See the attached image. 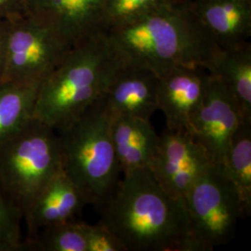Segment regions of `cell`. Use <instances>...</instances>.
I'll use <instances>...</instances> for the list:
<instances>
[{
	"instance_id": "7a4b0ae2",
	"label": "cell",
	"mask_w": 251,
	"mask_h": 251,
	"mask_svg": "<svg viewBox=\"0 0 251 251\" xmlns=\"http://www.w3.org/2000/svg\"><path fill=\"white\" fill-rule=\"evenodd\" d=\"M100 224L126 251H202L182 198L170 196L149 168L130 171L99 208Z\"/></svg>"
},
{
	"instance_id": "2e32d148",
	"label": "cell",
	"mask_w": 251,
	"mask_h": 251,
	"mask_svg": "<svg viewBox=\"0 0 251 251\" xmlns=\"http://www.w3.org/2000/svg\"><path fill=\"white\" fill-rule=\"evenodd\" d=\"M225 84L240 108L245 119L251 120V44L221 50L208 69Z\"/></svg>"
},
{
	"instance_id": "8fae6325",
	"label": "cell",
	"mask_w": 251,
	"mask_h": 251,
	"mask_svg": "<svg viewBox=\"0 0 251 251\" xmlns=\"http://www.w3.org/2000/svg\"><path fill=\"white\" fill-rule=\"evenodd\" d=\"M159 77L152 71L122 64L100 98L110 118L119 116L150 120L158 110Z\"/></svg>"
},
{
	"instance_id": "7402d4cb",
	"label": "cell",
	"mask_w": 251,
	"mask_h": 251,
	"mask_svg": "<svg viewBox=\"0 0 251 251\" xmlns=\"http://www.w3.org/2000/svg\"><path fill=\"white\" fill-rule=\"evenodd\" d=\"M87 251H126L123 244L105 225L86 223Z\"/></svg>"
},
{
	"instance_id": "277c9868",
	"label": "cell",
	"mask_w": 251,
	"mask_h": 251,
	"mask_svg": "<svg viewBox=\"0 0 251 251\" xmlns=\"http://www.w3.org/2000/svg\"><path fill=\"white\" fill-rule=\"evenodd\" d=\"M57 132L63 170L87 204L99 209L115 193L121 173L111 136V119L100 99Z\"/></svg>"
},
{
	"instance_id": "5bb4252c",
	"label": "cell",
	"mask_w": 251,
	"mask_h": 251,
	"mask_svg": "<svg viewBox=\"0 0 251 251\" xmlns=\"http://www.w3.org/2000/svg\"><path fill=\"white\" fill-rule=\"evenodd\" d=\"M87 205L79 189L64 170L59 171L32 200L23 219L28 237L52 225L75 219Z\"/></svg>"
},
{
	"instance_id": "6da1fadb",
	"label": "cell",
	"mask_w": 251,
	"mask_h": 251,
	"mask_svg": "<svg viewBox=\"0 0 251 251\" xmlns=\"http://www.w3.org/2000/svg\"><path fill=\"white\" fill-rule=\"evenodd\" d=\"M122 64L142 67L158 77L176 66L208 71L221 48L201 26L188 0H170L125 24L106 30Z\"/></svg>"
},
{
	"instance_id": "ffe728a7",
	"label": "cell",
	"mask_w": 251,
	"mask_h": 251,
	"mask_svg": "<svg viewBox=\"0 0 251 251\" xmlns=\"http://www.w3.org/2000/svg\"><path fill=\"white\" fill-rule=\"evenodd\" d=\"M23 214L0 185V251H23Z\"/></svg>"
},
{
	"instance_id": "603a6c76",
	"label": "cell",
	"mask_w": 251,
	"mask_h": 251,
	"mask_svg": "<svg viewBox=\"0 0 251 251\" xmlns=\"http://www.w3.org/2000/svg\"><path fill=\"white\" fill-rule=\"evenodd\" d=\"M24 15V0H0V19L11 21Z\"/></svg>"
},
{
	"instance_id": "7c38bea8",
	"label": "cell",
	"mask_w": 251,
	"mask_h": 251,
	"mask_svg": "<svg viewBox=\"0 0 251 251\" xmlns=\"http://www.w3.org/2000/svg\"><path fill=\"white\" fill-rule=\"evenodd\" d=\"M209 73L201 66H176L159 77L158 109L167 128L187 129L189 120L206 94Z\"/></svg>"
},
{
	"instance_id": "4fadbf2b",
	"label": "cell",
	"mask_w": 251,
	"mask_h": 251,
	"mask_svg": "<svg viewBox=\"0 0 251 251\" xmlns=\"http://www.w3.org/2000/svg\"><path fill=\"white\" fill-rule=\"evenodd\" d=\"M206 34L225 50L250 42L251 0H188Z\"/></svg>"
},
{
	"instance_id": "30bf717a",
	"label": "cell",
	"mask_w": 251,
	"mask_h": 251,
	"mask_svg": "<svg viewBox=\"0 0 251 251\" xmlns=\"http://www.w3.org/2000/svg\"><path fill=\"white\" fill-rule=\"evenodd\" d=\"M105 0H24L25 15L71 46L105 33Z\"/></svg>"
},
{
	"instance_id": "d6986e66",
	"label": "cell",
	"mask_w": 251,
	"mask_h": 251,
	"mask_svg": "<svg viewBox=\"0 0 251 251\" xmlns=\"http://www.w3.org/2000/svg\"><path fill=\"white\" fill-rule=\"evenodd\" d=\"M23 251H87L86 223L74 219L47 227L27 237Z\"/></svg>"
},
{
	"instance_id": "8992f818",
	"label": "cell",
	"mask_w": 251,
	"mask_h": 251,
	"mask_svg": "<svg viewBox=\"0 0 251 251\" xmlns=\"http://www.w3.org/2000/svg\"><path fill=\"white\" fill-rule=\"evenodd\" d=\"M193 233L201 251H212L234 236L245 218L242 204L223 165L212 164L183 198Z\"/></svg>"
},
{
	"instance_id": "ba28073f",
	"label": "cell",
	"mask_w": 251,
	"mask_h": 251,
	"mask_svg": "<svg viewBox=\"0 0 251 251\" xmlns=\"http://www.w3.org/2000/svg\"><path fill=\"white\" fill-rule=\"evenodd\" d=\"M243 119L233 95L222 81L209 74L205 97L190 118L187 130L210 161L224 165L233 135Z\"/></svg>"
},
{
	"instance_id": "44dd1931",
	"label": "cell",
	"mask_w": 251,
	"mask_h": 251,
	"mask_svg": "<svg viewBox=\"0 0 251 251\" xmlns=\"http://www.w3.org/2000/svg\"><path fill=\"white\" fill-rule=\"evenodd\" d=\"M170 0H105L104 25L106 30L125 24Z\"/></svg>"
},
{
	"instance_id": "e0dca14e",
	"label": "cell",
	"mask_w": 251,
	"mask_h": 251,
	"mask_svg": "<svg viewBox=\"0 0 251 251\" xmlns=\"http://www.w3.org/2000/svg\"><path fill=\"white\" fill-rule=\"evenodd\" d=\"M236 190L245 217L251 212V120L243 119L235 130L223 165Z\"/></svg>"
},
{
	"instance_id": "3957f363",
	"label": "cell",
	"mask_w": 251,
	"mask_h": 251,
	"mask_svg": "<svg viewBox=\"0 0 251 251\" xmlns=\"http://www.w3.org/2000/svg\"><path fill=\"white\" fill-rule=\"evenodd\" d=\"M121 65L105 33L74 46L40 83L33 117L61 129L102 97Z\"/></svg>"
},
{
	"instance_id": "ac0fdd59",
	"label": "cell",
	"mask_w": 251,
	"mask_h": 251,
	"mask_svg": "<svg viewBox=\"0 0 251 251\" xmlns=\"http://www.w3.org/2000/svg\"><path fill=\"white\" fill-rule=\"evenodd\" d=\"M39 85L0 83V145L33 117Z\"/></svg>"
},
{
	"instance_id": "cb8c5ba5",
	"label": "cell",
	"mask_w": 251,
	"mask_h": 251,
	"mask_svg": "<svg viewBox=\"0 0 251 251\" xmlns=\"http://www.w3.org/2000/svg\"><path fill=\"white\" fill-rule=\"evenodd\" d=\"M10 23H11V21H9V20L0 19V82L2 79L3 72H4Z\"/></svg>"
},
{
	"instance_id": "5b68a950",
	"label": "cell",
	"mask_w": 251,
	"mask_h": 251,
	"mask_svg": "<svg viewBox=\"0 0 251 251\" xmlns=\"http://www.w3.org/2000/svg\"><path fill=\"white\" fill-rule=\"evenodd\" d=\"M63 169L57 130L34 117L0 145V185L23 217L39 191Z\"/></svg>"
},
{
	"instance_id": "52a82bcc",
	"label": "cell",
	"mask_w": 251,
	"mask_h": 251,
	"mask_svg": "<svg viewBox=\"0 0 251 251\" xmlns=\"http://www.w3.org/2000/svg\"><path fill=\"white\" fill-rule=\"evenodd\" d=\"M73 47L26 15L11 20L1 82L40 85Z\"/></svg>"
},
{
	"instance_id": "9c48e42d",
	"label": "cell",
	"mask_w": 251,
	"mask_h": 251,
	"mask_svg": "<svg viewBox=\"0 0 251 251\" xmlns=\"http://www.w3.org/2000/svg\"><path fill=\"white\" fill-rule=\"evenodd\" d=\"M212 164L204 148L187 129L166 128L148 168L170 196L183 199Z\"/></svg>"
},
{
	"instance_id": "9a60e30c",
	"label": "cell",
	"mask_w": 251,
	"mask_h": 251,
	"mask_svg": "<svg viewBox=\"0 0 251 251\" xmlns=\"http://www.w3.org/2000/svg\"><path fill=\"white\" fill-rule=\"evenodd\" d=\"M110 119L111 136L123 175L148 168L160 144V136L150 120L129 116Z\"/></svg>"
}]
</instances>
